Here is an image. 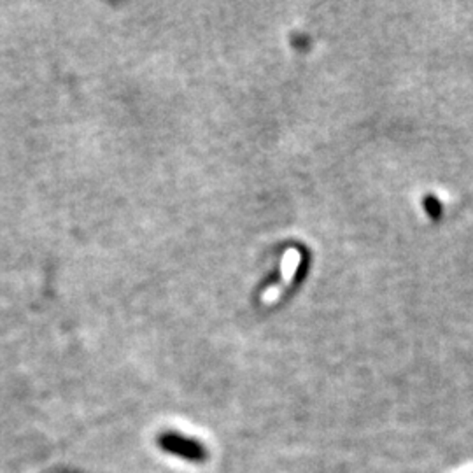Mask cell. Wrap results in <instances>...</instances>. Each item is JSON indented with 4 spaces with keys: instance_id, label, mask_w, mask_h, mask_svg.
Listing matches in <instances>:
<instances>
[{
    "instance_id": "1",
    "label": "cell",
    "mask_w": 473,
    "mask_h": 473,
    "mask_svg": "<svg viewBox=\"0 0 473 473\" xmlns=\"http://www.w3.org/2000/svg\"><path fill=\"white\" fill-rule=\"evenodd\" d=\"M163 446L167 447H176L174 450H179L181 454H188V456H198V447L192 446V443H184L183 440H177V438H167V440H163Z\"/></svg>"
}]
</instances>
